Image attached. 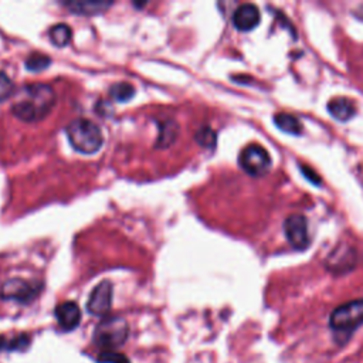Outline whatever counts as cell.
Returning a JSON list of instances; mask_svg holds the SVG:
<instances>
[{"label":"cell","mask_w":363,"mask_h":363,"mask_svg":"<svg viewBox=\"0 0 363 363\" xmlns=\"http://www.w3.org/2000/svg\"><path fill=\"white\" fill-rule=\"evenodd\" d=\"M284 233L295 250H305L309 245L308 223L301 214H291L284 221Z\"/></svg>","instance_id":"7"},{"label":"cell","mask_w":363,"mask_h":363,"mask_svg":"<svg viewBox=\"0 0 363 363\" xmlns=\"http://www.w3.org/2000/svg\"><path fill=\"white\" fill-rule=\"evenodd\" d=\"M259 10L255 4L244 3L238 6L233 14V24L240 31H250L259 23Z\"/></svg>","instance_id":"9"},{"label":"cell","mask_w":363,"mask_h":363,"mask_svg":"<svg viewBox=\"0 0 363 363\" xmlns=\"http://www.w3.org/2000/svg\"><path fill=\"white\" fill-rule=\"evenodd\" d=\"M71 13L81 14V16H95L106 11L113 3L112 1H104V0H71L62 3Z\"/></svg>","instance_id":"11"},{"label":"cell","mask_w":363,"mask_h":363,"mask_svg":"<svg viewBox=\"0 0 363 363\" xmlns=\"http://www.w3.org/2000/svg\"><path fill=\"white\" fill-rule=\"evenodd\" d=\"M112 294H113V288L109 281H102L101 284H98L89 295V299L86 303L88 312L95 316H105L111 311Z\"/></svg>","instance_id":"8"},{"label":"cell","mask_w":363,"mask_h":363,"mask_svg":"<svg viewBox=\"0 0 363 363\" xmlns=\"http://www.w3.org/2000/svg\"><path fill=\"white\" fill-rule=\"evenodd\" d=\"M330 328L335 332L349 333L363 323V299H354L337 306L330 315Z\"/></svg>","instance_id":"5"},{"label":"cell","mask_w":363,"mask_h":363,"mask_svg":"<svg viewBox=\"0 0 363 363\" xmlns=\"http://www.w3.org/2000/svg\"><path fill=\"white\" fill-rule=\"evenodd\" d=\"M196 142L203 147H214L217 142L216 132L210 126H203L196 132Z\"/></svg>","instance_id":"18"},{"label":"cell","mask_w":363,"mask_h":363,"mask_svg":"<svg viewBox=\"0 0 363 363\" xmlns=\"http://www.w3.org/2000/svg\"><path fill=\"white\" fill-rule=\"evenodd\" d=\"M55 318L60 328L65 332L74 330L81 322V309L72 301H65L55 308Z\"/></svg>","instance_id":"10"},{"label":"cell","mask_w":363,"mask_h":363,"mask_svg":"<svg viewBox=\"0 0 363 363\" xmlns=\"http://www.w3.org/2000/svg\"><path fill=\"white\" fill-rule=\"evenodd\" d=\"M55 104V94L47 84L26 85L17 101L11 105L13 115L27 123L44 119Z\"/></svg>","instance_id":"1"},{"label":"cell","mask_w":363,"mask_h":363,"mask_svg":"<svg viewBox=\"0 0 363 363\" xmlns=\"http://www.w3.org/2000/svg\"><path fill=\"white\" fill-rule=\"evenodd\" d=\"M129 335L128 322L121 316L102 319L94 329V343L105 350H112L125 343Z\"/></svg>","instance_id":"3"},{"label":"cell","mask_w":363,"mask_h":363,"mask_svg":"<svg viewBox=\"0 0 363 363\" xmlns=\"http://www.w3.org/2000/svg\"><path fill=\"white\" fill-rule=\"evenodd\" d=\"M179 133V125L172 119H164L159 123V138L156 140V147L170 146Z\"/></svg>","instance_id":"13"},{"label":"cell","mask_w":363,"mask_h":363,"mask_svg":"<svg viewBox=\"0 0 363 363\" xmlns=\"http://www.w3.org/2000/svg\"><path fill=\"white\" fill-rule=\"evenodd\" d=\"M238 163L241 169L251 176H261L271 166V156L262 146L250 145L240 152Z\"/></svg>","instance_id":"6"},{"label":"cell","mask_w":363,"mask_h":363,"mask_svg":"<svg viewBox=\"0 0 363 363\" xmlns=\"http://www.w3.org/2000/svg\"><path fill=\"white\" fill-rule=\"evenodd\" d=\"M50 64H51V60L47 55L38 54V52L30 54L26 60V68L28 71H41V69H45Z\"/></svg>","instance_id":"17"},{"label":"cell","mask_w":363,"mask_h":363,"mask_svg":"<svg viewBox=\"0 0 363 363\" xmlns=\"http://www.w3.org/2000/svg\"><path fill=\"white\" fill-rule=\"evenodd\" d=\"M71 28L64 23L55 24L50 30V40L55 47H65L71 41Z\"/></svg>","instance_id":"15"},{"label":"cell","mask_w":363,"mask_h":363,"mask_svg":"<svg viewBox=\"0 0 363 363\" xmlns=\"http://www.w3.org/2000/svg\"><path fill=\"white\" fill-rule=\"evenodd\" d=\"M65 133L71 146L84 155H92L98 152L104 143V135L101 128L89 119H74L65 128Z\"/></svg>","instance_id":"2"},{"label":"cell","mask_w":363,"mask_h":363,"mask_svg":"<svg viewBox=\"0 0 363 363\" xmlns=\"http://www.w3.org/2000/svg\"><path fill=\"white\" fill-rule=\"evenodd\" d=\"M98 362L99 363H130L125 357V354L118 353V352H112V350H104L102 353H99Z\"/></svg>","instance_id":"19"},{"label":"cell","mask_w":363,"mask_h":363,"mask_svg":"<svg viewBox=\"0 0 363 363\" xmlns=\"http://www.w3.org/2000/svg\"><path fill=\"white\" fill-rule=\"evenodd\" d=\"M109 95L118 102H126L135 95V88L129 82H116L109 88Z\"/></svg>","instance_id":"16"},{"label":"cell","mask_w":363,"mask_h":363,"mask_svg":"<svg viewBox=\"0 0 363 363\" xmlns=\"http://www.w3.org/2000/svg\"><path fill=\"white\" fill-rule=\"evenodd\" d=\"M328 109H329L330 115L337 121H347L356 112L353 101H350L347 98H335V99H332L328 104Z\"/></svg>","instance_id":"12"},{"label":"cell","mask_w":363,"mask_h":363,"mask_svg":"<svg viewBox=\"0 0 363 363\" xmlns=\"http://www.w3.org/2000/svg\"><path fill=\"white\" fill-rule=\"evenodd\" d=\"M274 122L275 125L291 135H299L302 132V123L299 122V119L291 113H277L274 116Z\"/></svg>","instance_id":"14"},{"label":"cell","mask_w":363,"mask_h":363,"mask_svg":"<svg viewBox=\"0 0 363 363\" xmlns=\"http://www.w3.org/2000/svg\"><path fill=\"white\" fill-rule=\"evenodd\" d=\"M41 291L40 281L13 277L3 282L0 288V298L4 301H14L18 303H30Z\"/></svg>","instance_id":"4"},{"label":"cell","mask_w":363,"mask_h":363,"mask_svg":"<svg viewBox=\"0 0 363 363\" xmlns=\"http://www.w3.org/2000/svg\"><path fill=\"white\" fill-rule=\"evenodd\" d=\"M13 89H14L13 81L9 78L7 74L0 71V102L7 99L13 94Z\"/></svg>","instance_id":"20"}]
</instances>
